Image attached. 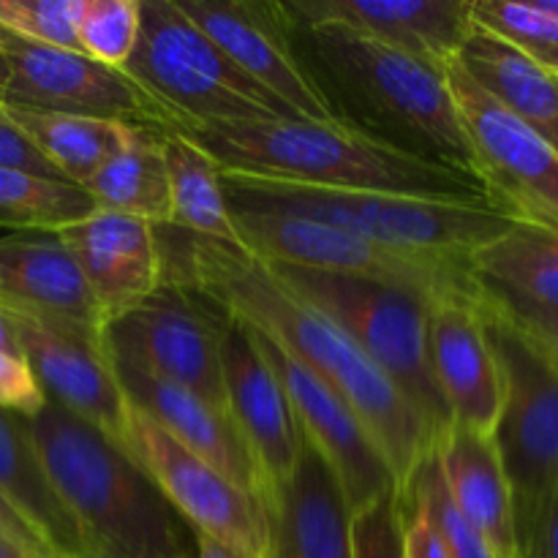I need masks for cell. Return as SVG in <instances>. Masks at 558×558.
<instances>
[{"instance_id": "1", "label": "cell", "mask_w": 558, "mask_h": 558, "mask_svg": "<svg viewBox=\"0 0 558 558\" xmlns=\"http://www.w3.org/2000/svg\"><path fill=\"white\" fill-rule=\"evenodd\" d=\"M158 243L163 281L189 289L210 308L276 341L354 409L385 456L398 494H403L420 463L434 452V439L412 403L360 352L357 343L292 292L267 262L240 245L196 238L174 227H169V238L158 232Z\"/></svg>"}, {"instance_id": "2", "label": "cell", "mask_w": 558, "mask_h": 558, "mask_svg": "<svg viewBox=\"0 0 558 558\" xmlns=\"http://www.w3.org/2000/svg\"><path fill=\"white\" fill-rule=\"evenodd\" d=\"M158 129L178 131L194 142L221 174L494 205L477 178L425 161L368 134L357 123L272 118L169 123Z\"/></svg>"}, {"instance_id": "3", "label": "cell", "mask_w": 558, "mask_h": 558, "mask_svg": "<svg viewBox=\"0 0 558 558\" xmlns=\"http://www.w3.org/2000/svg\"><path fill=\"white\" fill-rule=\"evenodd\" d=\"M49 488L85 558H196V532L134 452L47 401L25 420Z\"/></svg>"}, {"instance_id": "4", "label": "cell", "mask_w": 558, "mask_h": 558, "mask_svg": "<svg viewBox=\"0 0 558 558\" xmlns=\"http://www.w3.org/2000/svg\"><path fill=\"white\" fill-rule=\"evenodd\" d=\"M294 41L322 90L363 114V131L480 180L445 71L336 25L294 31Z\"/></svg>"}, {"instance_id": "5", "label": "cell", "mask_w": 558, "mask_h": 558, "mask_svg": "<svg viewBox=\"0 0 558 558\" xmlns=\"http://www.w3.org/2000/svg\"><path fill=\"white\" fill-rule=\"evenodd\" d=\"M221 183L229 210L303 216L347 229L387 248L445 259L469 262L474 251L499 238L512 223L507 213L483 202L322 189L238 174H221Z\"/></svg>"}, {"instance_id": "6", "label": "cell", "mask_w": 558, "mask_h": 558, "mask_svg": "<svg viewBox=\"0 0 558 558\" xmlns=\"http://www.w3.org/2000/svg\"><path fill=\"white\" fill-rule=\"evenodd\" d=\"M142 25L123 74L153 109L150 129L169 123L294 118L256 85L172 0H140Z\"/></svg>"}, {"instance_id": "7", "label": "cell", "mask_w": 558, "mask_h": 558, "mask_svg": "<svg viewBox=\"0 0 558 558\" xmlns=\"http://www.w3.org/2000/svg\"><path fill=\"white\" fill-rule=\"evenodd\" d=\"M272 267V265H270ZM283 283L336 322L360 352L401 390L428 425L434 447L452 428L428 357L430 300L379 278L272 267Z\"/></svg>"}, {"instance_id": "8", "label": "cell", "mask_w": 558, "mask_h": 558, "mask_svg": "<svg viewBox=\"0 0 558 558\" xmlns=\"http://www.w3.org/2000/svg\"><path fill=\"white\" fill-rule=\"evenodd\" d=\"M477 305L505 376V407L494 441L510 483L521 545L558 490V368L488 303L483 289Z\"/></svg>"}, {"instance_id": "9", "label": "cell", "mask_w": 558, "mask_h": 558, "mask_svg": "<svg viewBox=\"0 0 558 558\" xmlns=\"http://www.w3.org/2000/svg\"><path fill=\"white\" fill-rule=\"evenodd\" d=\"M232 221L243 248L272 267H303V270L379 278V281L414 289L430 303L477 289L472 262L407 254V251L371 243L332 223L287 216V213L232 210Z\"/></svg>"}, {"instance_id": "10", "label": "cell", "mask_w": 558, "mask_h": 558, "mask_svg": "<svg viewBox=\"0 0 558 558\" xmlns=\"http://www.w3.org/2000/svg\"><path fill=\"white\" fill-rule=\"evenodd\" d=\"M477 174L490 202L512 221L558 232V150L496 104L458 63L445 69Z\"/></svg>"}, {"instance_id": "11", "label": "cell", "mask_w": 558, "mask_h": 558, "mask_svg": "<svg viewBox=\"0 0 558 558\" xmlns=\"http://www.w3.org/2000/svg\"><path fill=\"white\" fill-rule=\"evenodd\" d=\"M129 450L199 537L213 539L240 558H272L270 518L259 501L216 466L180 447L134 407Z\"/></svg>"}, {"instance_id": "12", "label": "cell", "mask_w": 558, "mask_h": 558, "mask_svg": "<svg viewBox=\"0 0 558 558\" xmlns=\"http://www.w3.org/2000/svg\"><path fill=\"white\" fill-rule=\"evenodd\" d=\"M218 357H221L227 412L254 461L259 505L270 518L298 472L303 430L294 417L287 390L254 343L248 327L232 316H223L221 311H218Z\"/></svg>"}, {"instance_id": "13", "label": "cell", "mask_w": 558, "mask_h": 558, "mask_svg": "<svg viewBox=\"0 0 558 558\" xmlns=\"http://www.w3.org/2000/svg\"><path fill=\"white\" fill-rule=\"evenodd\" d=\"M238 69L278 98L294 118L349 123L303 63L278 0H172Z\"/></svg>"}, {"instance_id": "14", "label": "cell", "mask_w": 558, "mask_h": 558, "mask_svg": "<svg viewBox=\"0 0 558 558\" xmlns=\"http://www.w3.org/2000/svg\"><path fill=\"white\" fill-rule=\"evenodd\" d=\"M104 347L112 357L131 360L158 379L196 392L227 412L218 311L189 289L163 281L153 298L107 325Z\"/></svg>"}, {"instance_id": "15", "label": "cell", "mask_w": 558, "mask_h": 558, "mask_svg": "<svg viewBox=\"0 0 558 558\" xmlns=\"http://www.w3.org/2000/svg\"><path fill=\"white\" fill-rule=\"evenodd\" d=\"M248 330L287 390L303 439L325 458L330 472L336 474L349 510L354 512L376 496L398 490L385 456L374 445L354 409L319 374L292 357L287 349L278 347L254 327Z\"/></svg>"}, {"instance_id": "16", "label": "cell", "mask_w": 558, "mask_h": 558, "mask_svg": "<svg viewBox=\"0 0 558 558\" xmlns=\"http://www.w3.org/2000/svg\"><path fill=\"white\" fill-rule=\"evenodd\" d=\"M3 54L9 63L3 107L87 114L131 125L153 123L150 104L123 71L107 69L82 52L38 47L20 38Z\"/></svg>"}, {"instance_id": "17", "label": "cell", "mask_w": 558, "mask_h": 558, "mask_svg": "<svg viewBox=\"0 0 558 558\" xmlns=\"http://www.w3.org/2000/svg\"><path fill=\"white\" fill-rule=\"evenodd\" d=\"M292 31L336 25L445 71L472 33V0H278Z\"/></svg>"}, {"instance_id": "18", "label": "cell", "mask_w": 558, "mask_h": 558, "mask_svg": "<svg viewBox=\"0 0 558 558\" xmlns=\"http://www.w3.org/2000/svg\"><path fill=\"white\" fill-rule=\"evenodd\" d=\"M5 316L47 401L129 450L131 403L114 376L107 347L27 316Z\"/></svg>"}, {"instance_id": "19", "label": "cell", "mask_w": 558, "mask_h": 558, "mask_svg": "<svg viewBox=\"0 0 558 558\" xmlns=\"http://www.w3.org/2000/svg\"><path fill=\"white\" fill-rule=\"evenodd\" d=\"M474 292L430 303L428 357L452 425L494 436L505 407V376Z\"/></svg>"}, {"instance_id": "20", "label": "cell", "mask_w": 558, "mask_h": 558, "mask_svg": "<svg viewBox=\"0 0 558 558\" xmlns=\"http://www.w3.org/2000/svg\"><path fill=\"white\" fill-rule=\"evenodd\" d=\"M0 311L27 316L98 343H104L107 332V322L74 256L54 234L0 238Z\"/></svg>"}, {"instance_id": "21", "label": "cell", "mask_w": 558, "mask_h": 558, "mask_svg": "<svg viewBox=\"0 0 558 558\" xmlns=\"http://www.w3.org/2000/svg\"><path fill=\"white\" fill-rule=\"evenodd\" d=\"M54 238L74 256L104 322L134 311L163 283V256L158 229L140 218L93 210Z\"/></svg>"}, {"instance_id": "22", "label": "cell", "mask_w": 558, "mask_h": 558, "mask_svg": "<svg viewBox=\"0 0 558 558\" xmlns=\"http://www.w3.org/2000/svg\"><path fill=\"white\" fill-rule=\"evenodd\" d=\"M109 360H112L114 376H118L131 407L147 414L180 447L216 466L218 472L227 474L232 483H238L259 501V480H256L254 461L240 441L232 417L223 409L213 407L210 401L172 385V381L158 379L131 360L112 357V354Z\"/></svg>"}, {"instance_id": "23", "label": "cell", "mask_w": 558, "mask_h": 558, "mask_svg": "<svg viewBox=\"0 0 558 558\" xmlns=\"http://www.w3.org/2000/svg\"><path fill=\"white\" fill-rule=\"evenodd\" d=\"M434 452L463 521L483 537L494 558H518L515 510L494 436L452 425Z\"/></svg>"}, {"instance_id": "24", "label": "cell", "mask_w": 558, "mask_h": 558, "mask_svg": "<svg viewBox=\"0 0 558 558\" xmlns=\"http://www.w3.org/2000/svg\"><path fill=\"white\" fill-rule=\"evenodd\" d=\"M272 558H354L352 510L325 458L303 439L298 472L270 515Z\"/></svg>"}, {"instance_id": "25", "label": "cell", "mask_w": 558, "mask_h": 558, "mask_svg": "<svg viewBox=\"0 0 558 558\" xmlns=\"http://www.w3.org/2000/svg\"><path fill=\"white\" fill-rule=\"evenodd\" d=\"M456 63L521 123L537 131L558 150V80L501 41L494 33L472 27Z\"/></svg>"}, {"instance_id": "26", "label": "cell", "mask_w": 558, "mask_h": 558, "mask_svg": "<svg viewBox=\"0 0 558 558\" xmlns=\"http://www.w3.org/2000/svg\"><path fill=\"white\" fill-rule=\"evenodd\" d=\"M0 499L22 518L52 558H80V537L69 512L49 488L25 420L0 412Z\"/></svg>"}, {"instance_id": "27", "label": "cell", "mask_w": 558, "mask_h": 558, "mask_svg": "<svg viewBox=\"0 0 558 558\" xmlns=\"http://www.w3.org/2000/svg\"><path fill=\"white\" fill-rule=\"evenodd\" d=\"M472 272L485 289L558 314V232L512 221L507 232L472 254Z\"/></svg>"}, {"instance_id": "28", "label": "cell", "mask_w": 558, "mask_h": 558, "mask_svg": "<svg viewBox=\"0 0 558 558\" xmlns=\"http://www.w3.org/2000/svg\"><path fill=\"white\" fill-rule=\"evenodd\" d=\"M3 109L11 123L31 140V145L52 163L54 172L76 185H85L114 153L134 140L140 129L120 120L87 118V114Z\"/></svg>"}, {"instance_id": "29", "label": "cell", "mask_w": 558, "mask_h": 558, "mask_svg": "<svg viewBox=\"0 0 558 558\" xmlns=\"http://www.w3.org/2000/svg\"><path fill=\"white\" fill-rule=\"evenodd\" d=\"M82 189L90 194L96 210L140 218L156 229L172 221L167 163L158 131L150 125H140L134 140L114 153Z\"/></svg>"}, {"instance_id": "30", "label": "cell", "mask_w": 558, "mask_h": 558, "mask_svg": "<svg viewBox=\"0 0 558 558\" xmlns=\"http://www.w3.org/2000/svg\"><path fill=\"white\" fill-rule=\"evenodd\" d=\"M156 131L163 163H167L169 196H172L169 227L243 248L238 229H234L232 210L227 205V194H223L221 169L207 158V153H202L194 142L180 136L178 131Z\"/></svg>"}, {"instance_id": "31", "label": "cell", "mask_w": 558, "mask_h": 558, "mask_svg": "<svg viewBox=\"0 0 558 558\" xmlns=\"http://www.w3.org/2000/svg\"><path fill=\"white\" fill-rule=\"evenodd\" d=\"M96 210L82 185L63 178L0 169V227L58 234Z\"/></svg>"}, {"instance_id": "32", "label": "cell", "mask_w": 558, "mask_h": 558, "mask_svg": "<svg viewBox=\"0 0 558 558\" xmlns=\"http://www.w3.org/2000/svg\"><path fill=\"white\" fill-rule=\"evenodd\" d=\"M472 20L558 80V20L534 0H472Z\"/></svg>"}, {"instance_id": "33", "label": "cell", "mask_w": 558, "mask_h": 558, "mask_svg": "<svg viewBox=\"0 0 558 558\" xmlns=\"http://www.w3.org/2000/svg\"><path fill=\"white\" fill-rule=\"evenodd\" d=\"M401 501L403 507H417V510L428 515V521L434 523L436 532L445 539V548L450 558H494L488 545L483 543V537L463 521V515L452 505L436 452H430L420 463L417 472L412 474L409 485L403 488Z\"/></svg>"}, {"instance_id": "34", "label": "cell", "mask_w": 558, "mask_h": 558, "mask_svg": "<svg viewBox=\"0 0 558 558\" xmlns=\"http://www.w3.org/2000/svg\"><path fill=\"white\" fill-rule=\"evenodd\" d=\"M140 0H85L80 16V52L107 69L123 71L140 41Z\"/></svg>"}, {"instance_id": "35", "label": "cell", "mask_w": 558, "mask_h": 558, "mask_svg": "<svg viewBox=\"0 0 558 558\" xmlns=\"http://www.w3.org/2000/svg\"><path fill=\"white\" fill-rule=\"evenodd\" d=\"M85 0H0V27L38 47L80 52V16Z\"/></svg>"}, {"instance_id": "36", "label": "cell", "mask_w": 558, "mask_h": 558, "mask_svg": "<svg viewBox=\"0 0 558 558\" xmlns=\"http://www.w3.org/2000/svg\"><path fill=\"white\" fill-rule=\"evenodd\" d=\"M352 554L354 558H407L398 490L376 496L352 512Z\"/></svg>"}, {"instance_id": "37", "label": "cell", "mask_w": 558, "mask_h": 558, "mask_svg": "<svg viewBox=\"0 0 558 558\" xmlns=\"http://www.w3.org/2000/svg\"><path fill=\"white\" fill-rule=\"evenodd\" d=\"M47 403L41 385L22 352L0 349V412L31 420Z\"/></svg>"}, {"instance_id": "38", "label": "cell", "mask_w": 558, "mask_h": 558, "mask_svg": "<svg viewBox=\"0 0 558 558\" xmlns=\"http://www.w3.org/2000/svg\"><path fill=\"white\" fill-rule=\"evenodd\" d=\"M480 289H483V294L488 298V303L494 305L499 314H505L507 319L518 327V330H523L526 336L537 338V341L556 343L558 347V314H554V311H545V308H537V305L521 303V300L505 298V294L485 289L483 283H480Z\"/></svg>"}, {"instance_id": "39", "label": "cell", "mask_w": 558, "mask_h": 558, "mask_svg": "<svg viewBox=\"0 0 558 558\" xmlns=\"http://www.w3.org/2000/svg\"><path fill=\"white\" fill-rule=\"evenodd\" d=\"M0 169H20V172L44 174V178H60L52 163L11 123L3 107H0Z\"/></svg>"}, {"instance_id": "40", "label": "cell", "mask_w": 558, "mask_h": 558, "mask_svg": "<svg viewBox=\"0 0 558 558\" xmlns=\"http://www.w3.org/2000/svg\"><path fill=\"white\" fill-rule=\"evenodd\" d=\"M403 545L407 558H450L441 534L417 507H403Z\"/></svg>"}, {"instance_id": "41", "label": "cell", "mask_w": 558, "mask_h": 558, "mask_svg": "<svg viewBox=\"0 0 558 558\" xmlns=\"http://www.w3.org/2000/svg\"><path fill=\"white\" fill-rule=\"evenodd\" d=\"M518 558H558V490L532 532L518 545Z\"/></svg>"}, {"instance_id": "42", "label": "cell", "mask_w": 558, "mask_h": 558, "mask_svg": "<svg viewBox=\"0 0 558 558\" xmlns=\"http://www.w3.org/2000/svg\"><path fill=\"white\" fill-rule=\"evenodd\" d=\"M0 537L9 539L11 545H16V548L25 550V554L33 558H52L47 550H44V545L38 543L36 534L22 523V518L16 515L3 499H0Z\"/></svg>"}, {"instance_id": "43", "label": "cell", "mask_w": 558, "mask_h": 558, "mask_svg": "<svg viewBox=\"0 0 558 558\" xmlns=\"http://www.w3.org/2000/svg\"><path fill=\"white\" fill-rule=\"evenodd\" d=\"M196 558H240V556H234L232 550L221 548V545L213 543V539L199 537V534H196Z\"/></svg>"}, {"instance_id": "44", "label": "cell", "mask_w": 558, "mask_h": 558, "mask_svg": "<svg viewBox=\"0 0 558 558\" xmlns=\"http://www.w3.org/2000/svg\"><path fill=\"white\" fill-rule=\"evenodd\" d=\"M0 349L3 352H20V343H16V336H14V327H11L9 316L0 311Z\"/></svg>"}, {"instance_id": "45", "label": "cell", "mask_w": 558, "mask_h": 558, "mask_svg": "<svg viewBox=\"0 0 558 558\" xmlns=\"http://www.w3.org/2000/svg\"><path fill=\"white\" fill-rule=\"evenodd\" d=\"M0 558H33V556H27L25 550H20V548H16V545H11V543H5V539H0Z\"/></svg>"}, {"instance_id": "46", "label": "cell", "mask_w": 558, "mask_h": 558, "mask_svg": "<svg viewBox=\"0 0 558 558\" xmlns=\"http://www.w3.org/2000/svg\"><path fill=\"white\" fill-rule=\"evenodd\" d=\"M501 316H505V314H501ZM521 332H523V330H521ZM523 336H526V332H523ZM529 338H532V336H529ZM532 341L537 343V347L543 349V352L548 354L550 360H554V363H556V368H558V347H556V343H545V341H537V338H532Z\"/></svg>"}, {"instance_id": "47", "label": "cell", "mask_w": 558, "mask_h": 558, "mask_svg": "<svg viewBox=\"0 0 558 558\" xmlns=\"http://www.w3.org/2000/svg\"><path fill=\"white\" fill-rule=\"evenodd\" d=\"M16 41V38L14 36H11V33L9 31H5V27H0V54H3L5 52V49H9L11 47V44H14Z\"/></svg>"}, {"instance_id": "48", "label": "cell", "mask_w": 558, "mask_h": 558, "mask_svg": "<svg viewBox=\"0 0 558 558\" xmlns=\"http://www.w3.org/2000/svg\"><path fill=\"white\" fill-rule=\"evenodd\" d=\"M5 80H9V63H5V54H0V98H3Z\"/></svg>"}, {"instance_id": "49", "label": "cell", "mask_w": 558, "mask_h": 558, "mask_svg": "<svg viewBox=\"0 0 558 558\" xmlns=\"http://www.w3.org/2000/svg\"><path fill=\"white\" fill-rule=\"evenodd\" d=\"M534 3H537L543 11H548V14H554L558 20V0H534Z\"/></svg>"}, {"instance_id": "50", "label": "cell", "mask_w": 558, "mask_h": 558, "mask_svg": "<svg viewBox=\"0 0 558 558\" xmlns=\"http://www.w3.org/2000/svg\"><path fill=\"white\" fill-rule=\"evenodd\" d=\"M0 539H3V537H0ZM5 543H9V539H5Z\"/></svg>"}, {"instance_id": "51", "label": "cell", "mask_w": 558, "mask_h": 558, "mask_svg": "<svg viewBox=\"0 0 558 558\" xmlns=\"http://www.w3.org/2000/svg\"><path fill=\"white\" fill-rule=\"evenodd\" d=\"M80 558H85V556H80Z\"/></svg>"}]
</instances>
